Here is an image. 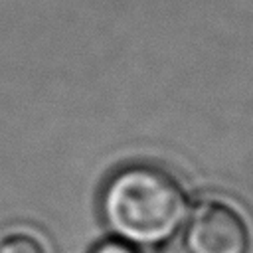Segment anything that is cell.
I'll use <instances>...</instances> for the list:
<instances>
[{
	"label": "cell",
	"instance_id": "cell-3",
	"mask_svg": "<svg viewBox=\"0 0 253 253\" xmlns=\"http://www.w3.org/2000/svg\"><path fill=\"white\" fill-rule=\"evenodd\" d=\"M0 253H49V245L30 227H12L0 233Z\"/></svg>",
	"mask_w": 253,
	"mask_h": 253
},
{
	"label": "cell",
	"instance_id": "cell-1",
	"mask_svg": "<svg viewBox=\"0 0 253 253\" xmlns=\"http://www.w3.org/2000/svg\"><path fill=\"white\" fill-rule=\"evenodd\" d=\"M99 211L113 233L130 245L158 247L184 225L190 200L182 182L156 164H126L115 170L99 196Z\"/></svg>",
	"mask_w": 253,
	"mask_h": 253
},
{
	"label": "cell",
	"instance_id": "cell-4",
	"mask_svg": "<svg viewBox=\"0 0 253 253\" xmlns=\"http://www.w3.org/2000/svg\"><path fill=\"white\" fill-rule=\"evenodd\" d=\"M91 253H138V249L119 237H111V239L101 241Z\"/></svg>",
	"mask_w": 253,
	"mask_h": 253
},
{
	"label": "cell",
	"instance_id": "cell-2",
	"mask_svg": "<svg viewBox=\"0 0 253 253\" xmlns=\"http://www.w3.org/2000/svg\"><path fill=\"white\" fill-rule=\"evenodd\" d=\"M184 253H253V225L245 210L225 196L190 206L182 225Z\"/></svg>",
	"mask_w": 253,
	"mask_h": 253
}]
</instances>
